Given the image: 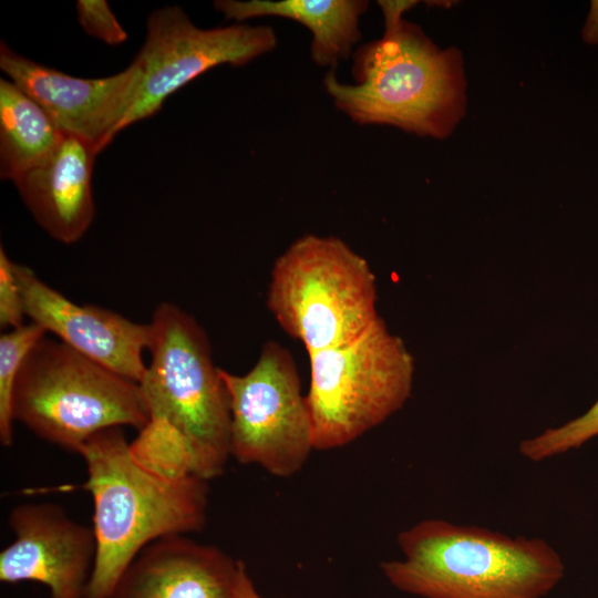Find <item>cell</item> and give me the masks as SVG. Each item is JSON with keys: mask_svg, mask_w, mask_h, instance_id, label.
<instances>
[{"mask_svg": "<svg viewBox=\"0 0 598 598\" xmlns=\"http://www.w3.org/2000/svg\"><path fill=\"white\" fill-rule=\"evenodd\" d=\"M79 454L93 501L96 556L86 598H110L134 558L151 543L202 532L208 481L159 473L136 458L122 427L91 436Z\"/></svg>", "mask_w": 598, "mask_h": 598, "instance_id": "obj_1", "label": "cell"}, {"mask_svg": "<svg viewBox=\"0 0 598 598\" xmlns=\"http://www.w3.org/2000/svg\"><path fill=\"white\" fill-rule=\"evenodd\" d=\"M384 33L352 54L353 82L334 70L323 87L337 110L359 125H391L422 137L445 138L466 106L461 51L441 49L415 23L383 13Z\"/></svg>", "mask_w": 598, "mask_h": 598, "instance_id": "obj_2", "label": "cell"}, {"mask_svg": "<svg viewBox=\"0 0 598 598\" xmlns=\"http://www.w3.org/2000/svg\"><path fill=\"white\" fill-rule=\"evenodd\" d=\"M396 543L403 558L380 569L394 588L421 598H546L565 575L545 539L477 525L424 519Z\"/></svg>", "mask_w": 598, "mask_h": 598, "instance_id": "obj_3", "label": "cell"}, {"mask_svg": "<svg viewBox=\"0 0 598 598\" xmlns=\"http://www.w3.org/2000/svg\"><path fill=\"white\" fill-rule=\"evenodd\" d=\"M150 327L151 361L138 383L150 420L178 436L193 475L219 477L231 456V419L209 339L193 316L172 302L157 306Z\"/></svg>", "mask_w": 598, "mask_h": 598, "instance_id": "obj_4", "label": "cell"}, {"mask_svg": "<svg viewBox=\"0 0 598 598\" xmlns=\"http://www.w3.org/2000/svg\"><path fill=\"white\" fill-rule=\"evenodd\" d=\"M377 301L369 262L336 236L297 238L270 270L267 307L308 354L360 337L380 318Z\"/></svg>", "mask_w": 598, "mask_h": 598, "instance_id": "obj_5", "label": "cell"}, {"mask_svg": "<svg viewBox=\"0 0 598 598\" xmlns=\"http://www.w3.org/2000/svg\"><path fill=\"white\" fill-rule=\"evenodd\" d=\"M14 421L78 453L97 432L150 420L138 383L45 336L27 355L13 392Z\"/></svg>", "mask_w": 598, "mask_h": 598, "instance_id": "obj_6", "label": "cell"}, {"mask_svg": "<svg viewBox=\"0 0 598 598\" xmlns=\"http://www.w3.org/2000/svg\"><path fill=\"white\" fill-rule=\"evenodd\" d=\"M308 355L306 400L315 450L352 443L400 411L411 396L415 360L381 317L357 339Z\"/></svg>", "mask_w": 598, "mask_h": 598, "instance_id": "obj_7", "label": "cell"}, {"mask_svg": "<svg viewBox=\"0 0 598 598\" xmlns=\"http://www.w3.org/2000/svg\"><path fill=\"white\" fill-rule=\"evenodd\" d=\"M219 372L229 396L231 456L277 477L298 473L315 448L310 413L291 352L270 340L247 373Z\"/></svg>", "mask_w": 598, "mask_h": 598, "instance_id": "obj_8", "label": "cell"}, {"mask_svg": "<svg viewBox=\"0 0 598 598\" xmlns=\"http://www.w3.org/2000/svg\"><path fill=\"white\" fill-rule=\"evenodd\" d=\"M276 45L277 35L269 25L234 23L202 29L177 6L153 11L144 44L134 59L143 71L140 93L117 133L154 115L169 95L206 71L220 64L245 65Z\"/></svg>", "mask_w": 598, "mask_h": 598, "instance_id": "obj_9", "label": "cell"}, {"mask_svg": "<svg viewBox=\"0 0 598 598\" xmlns=\"http://www.w3.org/2000/svg\"><path fill=\"white\" fill-rule=\"evenodd\" d=\"M0 69L64 134L87 142L99 153L117 134L143 78L135 61L111 76L75 78L20 55L4 42L0 44Z\"/></svg>", "mask_w": 598, "mask_h": 598, "instance_id": "obj_10", "label": "cell"}, {"mask_svg": "<svg viewBox=\"0 0 598 598\" xmlns=\"http://www.w3.org/2000/svg\"><path fill=\"white\" fill-rule=\"evenodd\" d=\"M16 539L0 553V580L44 585L50 598H86L96 556L91 527L53 503H24L11 511Z\"/></svg>", "mask_w": 598, "mask_h": 598, "instance_id": "obj_11", "label": "cell"}, {"mask_svg": "<svg viewBox=\"0 0 598 598\" xmlns=\"http://www.w3.org/2000/svg\"><path fill=\"white\" fill-rule=\"evenodd\" d=\"M25 315L58 340L109 370L140 383L151 342L150 323L92 305H78L42 281L27 266L14 262Z\"/></svg>", "mask_w": 598, "mask_h": 598, "instance_id": "obj_12", "label": "cell"}, {"mask_svg": "<svg viewBox=\"0 0 598 598\" xmlns=\"http://www.w3.org/2000/svg\"><path fill=\"white\" fill-rule=\"evenodd\" d=\"M239 560L185 535L147 545L110 598H234Z\"/></svg>", "mask_w": 598, "mask_h": 598, "instance_id": "obj_13", "label": "cell"}, {"mask_svg": "<svg viewBox=\"0 0 598 598\" xmlns=\"http://www.w3.org/2000/svg\"><path fill=\"white\" fill-rule=\"evenodd\" d=\"M97 154L87 142L64 134L51 154L13 182L34 220L60 243H76L93 221Z\"/></svg>", "mask_w": 598, "mask_h": 598, "instance_id": "obj_14", "label": "cell"}, {"mask_svg": "<svg viewBox=\"0 0 598 598\" xmlns=\"http://www.w3.org/2000/svg\"><path fill=\"white\" fill-rule=\"evenodd\" d=\"M214 7L236 23L279 17L301 23L312 35L310 55L319 66L334 70L353 54L361 39L360 18L368 10L365 0H217Z\"/></svg>", "mask_w": 598, "mask_h": 598, "instance_id": "obj_15", "label": "cell"}, {"mask_svg": "<svg viewBox=\"0 0 598 598\" xmlns=\"http://www.w3.org/2000/svg\"><path fill=\"white\" fill-rule=\"evenodd\" d=\"M64 133L10 80L0 79V177L14 182L42 162Z\"/></svg>", "mask_w": 598, "mask_h": 598, "instance_id": "obj_16", "label": "cell"}, {"mask_svg": "<svg viewBox=\"0 0 598 598\" xmlns=\"http://www.w3.org/2000/svg\"><path fill=\"white\" fill-rule=\"evenodd\" d=\"M47 336L34 322L23 324L0 336V442L13 443V392L21 367L31 349Z\"/></svg>", "mask_w": 598, "mask_h": 598, "instance_id": "obj_17", "label": "cell"}, {"mask_svg": "<svg viewBox=\"0 0 598 598\" xmlns=\"http://www.w3.org/2000/svg\"><path fill=\"white\" fill-rule=\"evenodd\" d=\"M597 435L598 400L578 417L559 426L548 427L533 437L523 440L518 445V451L532 462H542L573 448H578Z\"/></svg>", "mask_w": 598, "mask_h": 598, "instance_id": "obj_18", "label": "cell"}, {"mask_svg": "<svg viewBox=\"0 0 598 598\" xmlns=\"http://www.w3.org/2000/svg\"><path fill=\"white\" fill-rule=\"evenodd\" d=\"M76 16L89 35L106 44L116 45L127 40V33L104 0H78Z\"/></svg>", "mask_w": 598, "mask_h": 598, "instance_id": "obj_19", "label": "cell"}, {"mask_svg": "<svg viewBox=\"0 0 598 598\" xmlns=\"http://www.w3.org/2000/svg\"><path fill=\"white\" fill-rule=\"evenodd\" d=\"M25 310L21 289L14 271V262L0 247V327L19 328L23 326Z\"/></svg>", "mask_w": 598, "mask_h": 598, "instance_id": "obj_20", "label": "cell"}, {"mask_svg": "<svg viewBox=\"0 0 598 598\" xmlns=\"http://www.w3.org/2000/svg\"><path fill=\"white\" fill-rule=\"evenodd\" d=\"M234 598H262L248 575L246 565L239 560Z\"/></svg>", "mask_w": 598, "mask_h": 598, "instance_id": "obj_21", "label": "cell"}, {"mask_svg": "<svg viewBox=\"0 0 598 598\" xmlns=\"http://www.w3.org/2000/svg\"><path fill=\"white\" fill-rule=\"evenodd\" d=\"M582 40L588 44H598V0L590 2V11L581 31Z\"/></svg>", "mask_w": 598, "mask_h": 598, "instance_id": "obj_22", "label": "cell"}, {"mask_svg": "<svg viewBox=\"0 0 598 598\" xmlns=\"http://www.w3.org/2000/svg\"><path fill=\"white\" fill-rule=\"evenodd\" d=\"M381 1H385V0H381ZM381 1H380V2H381ZM400 1H404V0H400ZM380 2H379V4H380ZM404 2L408 4V8H409V10H410L409 3H408L406 1H404Z\"/></svg>", "mask_w": 598, "mask_h": 598, "instance_id": "obj_23", "label": "cell"}]
</instances>
